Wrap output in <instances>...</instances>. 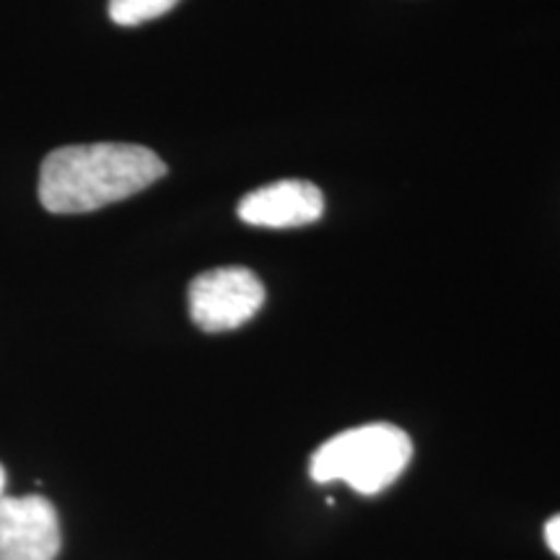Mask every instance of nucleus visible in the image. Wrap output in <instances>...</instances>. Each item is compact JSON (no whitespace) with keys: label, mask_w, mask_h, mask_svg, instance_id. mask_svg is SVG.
Returning <instances> with one entry per match:
<instances>
[{"label":"nucleus","mask_w":560,"mask_h":560,"mask_svg":"<svg viewBox=\"0 0 560 560\" xmlns=\"http://www.w3.org/2000/svg\"><path fill=\"white\" fill-rule=\"evenodd\" d=\"M164 174L166 164L145 145H62L42 161L39 200L50 213H91L143 192Z\"/></svg>","instance_id":"1"},{"label":"nucleus","mask_w":560,"mask_h":560,"mask_svg":"<svg viewBox=\"0 0 560 560\" xmlns=\"http://www.w3.org/2000/svg\"><path fill=\"white\" fill-rule=\"evenodd\" d=\"M410 457L408 433L389 423H369L322 444L310 470L317 482L340 480L359 493L374 495L400 478Z\"/></svg>","instance_id":"2"},{"label":"nucleus","mask_w":560,"mask_h":560,"mask_svg":"<svg viewBox=\"0 0 560 560\" xmlns=\"http://www.w3.org/2000/svg\"><path fill=\"white\" fill-rule=\"evenodd\" d=\"M265 304V285L249 268L229 265L200 272L190 283V317L202 332H229Z\"/></svg>","instance_id":"3"},{"label":"nucleus","mask_w":560,"mask_h":560,"mask_svg":"<svg viewBox=\"0 0 560 560\" xmlns=\"http://www.w3.org/2000/svg\"><path fill=\"white\" fill-rule=\"evenodd\" d=\"M60 545L58 511L45 495L0 501V560H55Z\"/></svg>","instance_id":"4"},{"label":"nucleus","mask_w":560,"mask_h":560,"mask_svg":"<svg viewBox=\"0 0 560 560\" xmlns=\"http://www.w3.org/2000/svg\"><path fill=\"white\" fill-rule=\"evenodd\" d=\"M240 219L249 226L296 229L310 226L325 213V195L310 179H280L244 195Z\"/></svg>","instance_id":"5"},{"label":"nucleus","mask_w":560,"mask_h":560,"mask_svg":"<svg viewBox=\"0 0 560 560\" xmlns=\"http://www.w3.org/2000/svg\"><path fill=\"white\" fill-rule=\"evenodd\" d=\"M179 0H109V19L117 26H140L170 13Z\"/></svg>","instance_id":"6"},{"label":"nucleus","mask_w":560,"mask_h":560,"mask_svg":"<svg viewBox=\"0 0 560 560\" xmlns=\"http://www.w3.org/2000/svg\"><path fill=\"white\" fill-rule=\"evenodd\" d=\"M545 540H548V548L560 558V514L545 524Z\"/></svg>","instance_id":"7"},{"label":"nucleus","mask_w":560,"mask_h":560,"mask_svg":"<svg viewBox=\"0 0 560 560\" xmlns=\"http://www.w3.org/2000/svg\"><path fill=\"white\" fill-rule=\"evenodd\" d=\"M3 490H5V470H3V467H0V501L5 499V495H3Z\"/></svg>","instance_id":"8"}]
</instances>
